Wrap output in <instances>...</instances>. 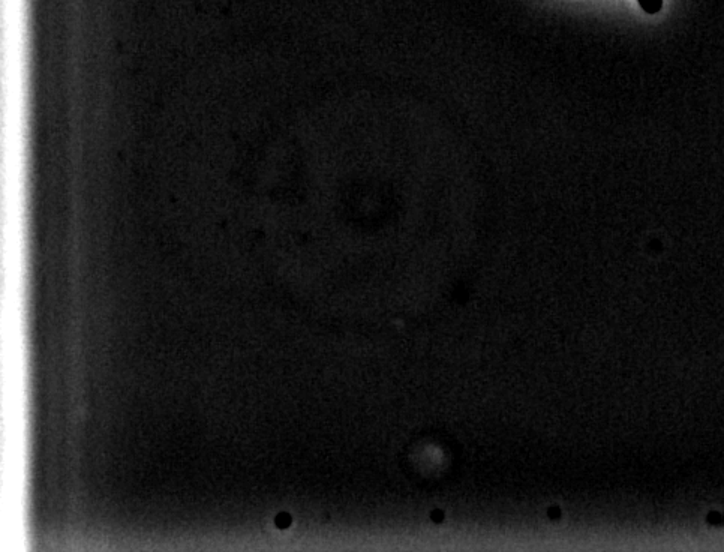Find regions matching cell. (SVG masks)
I'll list each match as a JSON object with an SVG mask.
<instances>
[{"mask_svg": "<svg viewBox=\"0 0 724 552\" xmlns=\"http://www.w3.org/2000/svg\"><path fill=\"white\" fill-rule=\"evenodd\" d=\"M638 2L641 8L650 15L657 14L663 8V0H638Z\"/></svg>", "mask_w": 724, "mask_h": 552, "instance_id": "1", "label": "cell"}, {"mask_svg": "<svg viewBox=\"0 0 724 552\" xmlns=\"http://www.w3.org/2000/svg\"><path fill=\"white\" fill-rule=\"evenodd\" d=\"M276 522H278V525H281L282 528H285L288 524H290V516L282 515L281 518V515H279L278 521Z\"/></svg>", "mask_w": 724, "mask_h": 552, "instance_id": "2", "label": "cell"}]
</instances>
